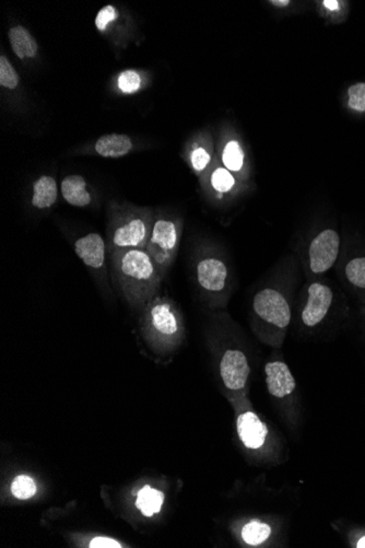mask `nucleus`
<instances>
[{
    "mask_svg": "<svg viewBox=\"0 0 365 548\" xmlns=\"http://www.w3.org/2000/svg\"><path fill=\"white\" fill-rule=\"evenodd\" d=\"M271 534V528L268 524L258 521L247 523L242 530V537L249 545L256 546L264 543Z\"/></svg>",
    "mask_w": 365,
    "mask_h": 548,
    "instance_id": "nucleus-18",
    "label": "nucleus"
},
{
    "mask_svg": "<svg viewBox=\"0 0 365 548\" xmlns=\"http://www.w3.org/2000/svg\"><path fill=\"white\" fill-rule=\"evenodd\" d=\"M244 151L239 146L237 141H230L225 146L222 153V161L225 169L232 171V172H239L242 170L244 165Z\"/></svg>",
    "mask_w": 365,
    "mask_h": 548,
    "instance_id": "nucleus-19",
    "label": "nucleus"
},
{
    "mask_svg": "<svg viewBox=\"0 0 365 548\" xmlns=\"http://www.w3.org/2000/svg\"><path fill=\"white\" fill-rule=\"evenodd\" d=\"M61 194L68 204L85 207L91 203V195L88 192L87 183L81 175H69L61 182Z\"/></svg>",
    "mask_w": 365,
    "mask_h": 548,
    "instance_id": "nucleus-13",
    "label": "nucleus"
},
{
    "mask_svg": "<svg viewBox=\"0 0 365 548\" xmlns=\"http://www.w3.org/2000/svg\"><path fill=\"white\" fill-rule=\"evenodd\" d=\"M249 360L244 352L237 350H227L220 362V376L225 388L229 390H242L249 379Z\"/></svg>",
    "mask_w": 365,
    "mask_h": 548,
    "instance_id": "nucleus-8",
    "label": "nucleus"
},
{
    "mask_svg": "<svg viewBox=\"0 0 365 548\" xmlns=\"http://www.w3.org/2000/svg\"><path fill=\"white\" fill-rule=\"evenodd\" d=\"M346 276L351 284L365 289V257L351 260L346 266Z\"/></svg>",
    "mask_w": 365,
    "mask_h": 548,
    "instance_id": "nucleus-22",
    "label": "nucleus"
},
{
    "mask_svg": "<svg viewBox=\"0 0 365 548\" xmlns=\"http://www.w3.org/2000/svg\"><path fill=\"white\" fill-rule=\"evenodd\" d=\"M357 547L365 548V536L364 537H362V539H361L360 541L358 542V545H357Z\"/></svg>",
    "mask_w": 365,
    "mask_h": 548,
    "instance_id": "nucleus-31",
    "label": "nucleus"
},
{
    "mask_svg": "<svg viewBox=\"0 0 365 548\" xmlns=\"http://www.w3.org/2000/svg\"><path fill=\"white\" fill-rule=\"evenodd\" d=\"M19 83V77L13 65L5 56L0 57V85L8 89H16Z\"/></svg>",
    "mask_w": 365,
    "mask_h": 548,
    "instance_id": "nucleus-23",
    "label": "nucleus"
},
{
    "mask_svg": "<svg viewBox=\"0 0 365 548\" xmlns=\"http://www.w3.org/2000/svg\"><path fill=\"white\" fill-rule=\"evenodd\" d=\"M133 148V143L127 135L111 133L102 136L95 143L97 155L105 158H119L127 155Z\"/></svg>",
    "mask_w": 365,
    "mask_h": 548,
    "instance_id": "nucleus-14",
    "label": "nucleus"
},
{
    "mask_svg": "<svg viewBox=\"0 0 365 548\" xmlns=\"http://www.w3.org/2000/svg\"><path fill=\"white\" fill-rule=\"evenodd\" d=\"M348 95L350 109L365 112V83H357L349 88Z\"/></svg>",
    "mask_w": 365,
    "mask_h": 548,
    "instance_id": "nucleus-25",
    "label": "nucleus"
},
{
    "mask_svg": "<svg viewBox=\"0 0 365 548\" xmlns=\"http://www.w3.org/2000/svg\"><path fill=\"white\" fill-rule=\"evenodd\" d=\"M271 4H273L275 6H279V7H285V6L289 5V1L288 0H279V1L278 0H277V1L276 0H273Z\"/></svg>",
    "mask_w": 365,
    "mask_h": 548,
    "instance_id": "nucleus-30",
    "label": "nucleus"
},
{
    "mask_svg": "<svg viewBox=\"0 0 365 548\" xmlns=\"http://www.w3.org/2000/svg\"><path fill=\"white\" fill-rule=\"evenodd\" d=\"M9 39L13 52L20 59H25V57H34L37 55V41L30 35V32L25 28L20 27V25L13 28L9 31Z\"/></svg>",
    "mask_w": 365,
    "mask_h": 548,
    "instance_id": "nucleus-16",
    "label": "nucleus"
},
{
    "mask_svg": "<svg viewBox=\"0 0 365 548\" xmlns=\"http://www.w3.org/2000/svg\"><path fill=\"white\" fill-rule=\"evenodd\" d=\"M323 4L329 10H337L339 8V1H335V0H325Z\"/></svg>",
    "mask_w": 365,
    "mask_h": 548,
    "instance_id": "nucleus-29",
    "label": "nucleus"
},
{
    "mask_svg": "<svg viewBox=\"0 0 365 548\" xmlns=\"http://www.w3.org/2000/svg\"><path fill=\"white\" fill-rule=\"evenodd\" d=\"M210 182L215 191L220 194H225V193L230 192L231 189L234 187L235 179L232 173L227 169L218 167L211 174Z\"/></svg>",
    "mask_w": 365,
    "mask_h": 548,
    "instance_id": "nucleus-21",
    "label": "nucleus"
},
{
    "mask_svg": "<svg viewBox=\"0 0 365 548\" xmlns=\"http://www.w3.org/2000/svg\"><path fill=\"white\" fill-rule=\"evenodd\" d=\"M265 374L267 388L269 393L275 398H286L295 390L297 383L294 376L285 362H268L265 367Z\"/></svg>",
    "mask_w": 365,
    "mask_h": 548,
    "instance_id": "nucleus-10",
    "label": "nucleus"
},
{
    "mask_svg": "<svg viewBox=\"0 0 365 548\" xmlns=\"http://www.w3.org/2000/svg\"><path fill=\"white\" fill-rule=\"evenodd\" d=\"M196 278L205 292L219 294L229 282V268L218 257H203L197 263Z\"/></svg>",
    "mask_w": 365,
    "mask_h": 548,
    "instance_id": "nucleus-9",
    "label": "nucleus"
},
{
    "mask_svg": "<svg viewBox=\"0 0 365 548\" xmlns=\"http://www.w3.org/2000/svg\"><path fill=\"white\" fill-rule=\"evenodd\" d=\"M179 237V229L174 221L157 219L152 225L150 239L145 250L155 261L162 280L174 261Z\"/></svg>",
    "mask_w": 365,
    "mask_h": 548,
    "instance_id": "nucleus-2",
    "label": "nucleus"
},
{
    "mask_svg": "<svg viewBox=\"0 0 365 548\" xmlns=\"http://www.w3.org/2000/svg\"><path fill=\"white\" fill-rule=\"evenodd\" d=\"M253 309L256 316L270 326L278 328H288L291 321V309L288 300L275 288H264L255 294Z\"/></svg>",
    "mask_w": 365,
    "mask_h": 548,
    "instance_id": "nucleus-4",
    "label": "nucleus"
},
{
    "mask_svg": "<svg viewBox=\"0 0 365 548\" xmlns=\"http://www.w3.org/2000/svg\"><path fill=\"white\" fill-rule=\"evenodd\" d=\"M141 77L137 71H125L119 75V87L123 93H133L140 89Z\"/></svg>",
    "mask_w": 365,
    "mask_h": 548,
    "instance_id": "nucleus-24",
    "label": "nucleus"
},
{
    "mask_svg": "<svg viewBox=\"0 0 365 548\" xmlns=\"http://www.w3.org/2000/svg\"><path fill=\"white\" fill-rule=\"evenodd\" d=\"M114 280L133 306H145L157 294L162 278L145 249H129L111 254Z\"/></svg>",
    "mask_w": 365,
    "mask_h": 548,
    "instance_id": "nucleus-1",
    "label": "nucleus"
},
{
    "mask_svg": "<svg viewBox=\"0 0 365 548\" xmlns=\"http://www.w3.org/2000/svg\"><path fill=\"white\" fill-rule=\"evenodd\" d=\"M164 495L160 490L153 489L150 486H145L138 493L136 506L145 517H152L162 508Z\"/></svg>",
    "mask_w": 365,
    "mask_h": 548,
    "instance_id": "nucleus-17",
    "label": "nucleus"
},
{
    "mask_svg": "<svg viewBox=\"0 0 365 548\" xmlns=\"http://www.w3.org/2000/svg\"><path fill=\"white\" fill-rule=\"evenodd\" d=\"M57 196H59V189L53 177L43 175L34 183L32 205L35 208H49L55 204Z\"/></svg>",
    "mask_w": 365,
    "mask_h": 548,
    "instance_id": "nucleus-15",
    "label": "nucleus"
},
{
    "mask_svg": "<svg viewBox=\"0 0 365 548\" xmlns=\"http://www.w3.org/2000/svg\"><path fill=\"white\" fill-rule=\"evenodd\" d=\"M89 547L91 548H121V545L119 542L115 540L109 539V537H95L92 541L90 542Z\"/></svg>",
    "mask_w": 365,
    "mask_h": 548,
    "instance_id": "nucleus-28",
    "label": "nucleus"
},
{
    "mask_svg": "<svg viewBox=\"0 0 365 548\" xmlns=\"http://www.w3.org/2000/svg\"><path fill=\"white\" fill-rule=\"evenodd\" d=\"M333 304V292L326 285L313 282L307 289V301L302 311V322L314 328L324 320Z\"/></svg>",
    "mask_w": 365,
    "mask_h": 548,
    "instance_id": "nucleus-7",
    "label": "nucleus"
},
{
    "mask_svg": "<svg viewBox=\"0 0 365 548\" xmlns=\"http://www.w3.org/2000/svg\"><path fill=\"white\" fill-rule=\"evenodd\" d=\"M11 493L18 499H30L37 493V485H35L33 478L20 475L16 477L11 484Z\"/></svg>",
    "mask_w": 365,
    "mask_h": 548,
    "instance_id": "nucleus-20",
    "label": "nucleus"
},
{
    "mask_svg": "<svg viewBox=\"0 0 365 548\" xmlns=\"http://www.w3.org/2000/svg\"><path fill=\"white\" fill-rule=\"evenodd\" d=\"M210 155H209L208 151L205 148L198 147V148L195 149V150L191 153V167H193V170L197 171V172H201V171L205 170L207 165L210 162Z\"/></svg>",
    "mask_w": 365,
    "mask_h": 548,
    "instance_id": "nucleus-26",
    "label": "nucleus"
},
{
    "mask_svg": "<svg viewBox=\"0 0 365 548\" xmlns=\"http://www.w3.org/2000/svg\"><path fill=\"white\" fill-rule=\"evenodd\" d=\"M151 231L152 227L150 221L139 215L119 221L112 232L109 253L113 254L129 249H145L150 239Z\"/></svg>",
    "mask_w": 365,
    "mask_h": 548,
    "instance_id": "nucleus-3",
    "label": "nucleus"
},
{
    "mask_svg": "<svg viewBox=\"0 0 365 548\" xmlns=\"http://www.w3.org/2000/svg\"><path fill=\"white\" fill-rule=\"evenodd\" d=\"M117 17H119V15H117L116 10H115L113 6H105L97 13V19H95V25H97L100 31H104L109 22L114 21Z\"/></svg>",
    "mask_w": 365,
    "mask_h": 548,
    "instance_id": "nucleus-27",
    "label": "nucleus"
},
{
    "mask_svg": "<svg viewBox=\"0 0 365 548\" xmlns=\"http://www.w3.org/2000/svg\"><path fill=\"white\" fill-rule=\"evenodd\" d=\"M105 242L97 233H89L75 243V252L90 268L99 270L105 267Z\"/></svg>",
    "mask_w": 365,
    "mask_h": 548,
    "instance_id": "nucleus-11",
    "label": "nucleus"
},
{
    "mask_svg": "<svg viewBox=\"0 0 365 548\" xmlns=\"http://www.w3.org/2000/svg\"><path fill=\"white\" fill-rule=\"evenodd\" d=\"M237 434L249 449H259L266 440L268 429L266 424L253 412H246L237 418Z\"/></svg>",
    "mask_w": 365,
    "mask_h": 548,
    "instance_id": "nucleus-12",
    "label": "nucleus"
},
{
    "mask_svg": "<svg viewBox=\"0 0 365 548\" xmlns=\"http://www.w3.org/2000/svg\"><path fill=\"white\" fill-rule=\"evenodd\" d=\"M147 310L145 318H148L149 326L155 336L160 340H173L179 333V323L171 302L165 298L157 297L151 300Z\"/></svg>",
    "mask_w": 365,
    "mask_h": 548,
    "instance_id": "nucleus-6",
    "label": "nucleus"
},
{
    "mask_svg": "<svg viewBox=\"0 0 365 548\" xmlns=\"http://www.w3.org/2000/svg\"><path fill=\"white\" fill-rule=\"evenodd\" d=\"M340 239L336 231H322L312 241L309 250V262L313 274H324L330 270L339 254Z\"/></svg>",
    "mask_w": 365,
    "mask_h": 548,
    "instance_id": "nucleus-5",
    "label": "nucleus"
}]
</instances>
